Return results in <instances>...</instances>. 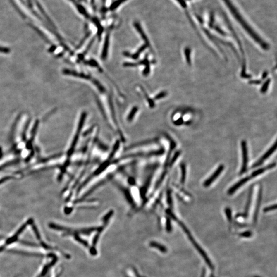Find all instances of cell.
Listing matches in <instances>:
<instances>
[{
	"instance_id": "11",
	"label": "cell",
	"mask_w": 277,
	"mask_h": 277,
	"mask_svg": "<svg viewBox=\"0 0 277 277\" xmlns=\"http://www.w3.org/2000/svg\"><path fill=\"white\" fill-rule=\"evenodd\" d=\"M181 182L182 184L184 183L186 179V167L185 165L184 164H182L181 165Z\"/></svg>"
},
{
	"instance_id": "9",
	"label": "cell",
	"mask_w": 277,
	"mask_h": 277,
	"mask_svg": "<svg viewBox=\"0 0 277 277\" xmlns=\"http://www.w3.org/2000/svg\"><path fill=\"white\" fill-rule=\"evenodd\" d=\"M109 45V33H107L105 39L104 44L102 51V58L103 60H105L107 56L108 50Z\"/></svg>"
},
{
	"instance_id": "4",
	"label": "cell",
	"mask_w": 277,
	"mask_h": 277,
	"mask_svg": "<svg viewBox=\"0 0 277 277\" xmlns=\"http://www.w3.org/2000/svg\"><path fill=\"white\" fill-rule=\"evenodd\" d=\"M242 152V165L240 173L242 175L245 173L247 168L248 163V152L247 144L245 141H242L241 143Z\"/></svg>"
},
{
	"instance_id": "8",
	"label": "cell",
	"mask_w": 277,
	"mask_h": 277,
	"mask_svg": "<svg viewBox=\"0 0 277 277\" xmlns=\"http://www.w3.org/2000/svg\"><path fill=\"white\" fill-rule=\"evenodd\" d=\"M134 26H135L136 29L137 30L138 32L140 33V36H141L143 40H144L145 42V44L147 45L148 46H150V44H149V41H148V38L147 37V36L145 35L143 30L142 29V28L141 27L139 23L138 22H135L134 23Z\"/></svg>"
},
{
	"instance_id": "25",
	"label": "cell",
	"mask_w": 277,
	"mask_h": 277,
	"mask_svg": "<svg viewBox=\"0 0 277 277\" xmlns=\"http://www.w3.org/2000/svg\"><path fill=\"white\" fill-rule=\"evenodd\" d=\"M2 148L0 147V159L2 158Z\"/></svg>"
},
{
	"instance_id": "7",
	"label": "cell",
	"mask_w": 277,
	"mask_h": 277,
	"mask_svg": "<svg viewBox=\"0 0 277 277\" xmlns=\"http://www.w3.org/2000/svg\"><path fill=\"white\" fill-rule=\"evenodd\" d=\"M262 188H260V190L259 191L258 196V199L257 201L256 206V209L254 211V222H256L257 220V217L258 215L259 211V208L261 205V202L262 200Z\"/></svg>"
},
{
	"instance_id": "12",
	"label": "cell",
	"mask_w": 277,
	"mask_h": 277,
	"mask_svg": "<svg viewBox=\"0 0 277 277\" xmlns=\"http://www.w3.org/2000/svg\"><path fill=\"white\" fill-rule=\"evenodd\" d=\"M137 111H138V109H137V107H133V108L132 109L130 113H129L128 116V117H127L128 121H130L133 120V119L134 118V116H135V113L137 112Z\"/></svg>"
},
{
	"instance_id": "14",
	"label": "cell",
	"mask_w": 277,
	"mask_h": 277,
	"mask_svg": "<svg viewBox=\"0 0 277 277\" xmlns=\"http://www.w3.org/2000/svg\"><path fill=\"white\" fill-rule=\"evenodd\" d=\"M19 161L18 160L13 161L9 162L8 163H5L3 165L0 166V171H2L5 168H6L7 167H8L11 166V165H12L16 164L17 163H18Z\"/></svg>"
},
{
	"instance_id": "3",
	"label": "cell",
	"mask_w": 277,
	"mask_h": 277,
	"mask_svg": "<svg viewBox=\"0 0 277 277\" xmlns=\"http://www.w3.org/2000/svg\"><path fill=\"white\" fill-rule=\"evenodd\" d=\"M86 116H87V114H86V112H83V113H82L81 118H80V120L79 125H78V127L77 133H76L75 137H74V139H73V144L71 145V147L70 148V149L69 150L68 153V156H71V154H72L73 152V151L74 150V148H75V145H76L77 142L79 133H80V132L81 131L82 128L83 127L84 123L85 120Z\"/></svg>"
},
{
	"instance_id": "23",
	"label": "cell",
	"mask_w": 277,
	"mask_h": 277,
	"mask_svg": "<svg viewBox=\"0 0 277 277\" xmlns=\"http://www.w3.org/2000/svg\"><path fill=\"white\" fill-rule=\"evenodd\" d=\"M177 1L183 7H185L186 6L185 3L184 1V0H177Z\"/></svg>"
},
{
	"instance_id": "20",
	"label": "cell",
	"mask_w": 277,
	"mask_h": 277,
	"mask_svg": "<svg viewBox=\"0 0 277 277\" xmlns=\"http://www.w3.org/2000/svg\"><path fill=\"white\" fill-rule=\"evenodd\" d=\"M32 228H33V231L35 232V233L36 234L37 237L38 238V239L40 238V234L38 233V229L37 228L36 226L34 225H32Z\"/></svg>"
},
{
	"instance_id": "21",
	"label": "cell",
	"mask_w": 277,
	"mask_h": 277,
	"mask_svg": "<svg viewBox=\"0 0 277 277\" xmlns=\"http://www.w3.org/2000/svg\"><path fill=\"white\" fill-rule=\"evenodd\" d=\"M166 94L165 92H161V93H160V94H158V95H156V97H155V99H156V100H158V99H161V98H163V97H164V96H165Z\"/></svg>"
},
{
	"instance_id": "10",
	"label": "cell",
	"mask_w": 277,
	"mask_h": 277,
	"mask_svg": "<svg viewBox=\"0 0 277 277\" xmlns=\"http://www.w3.org/2000/svg\"><path fill=\"white\" fill-rule=\"evenodd\" d=\"M252 187L250 188V193H249L248 200H247V204H246V208H245V210L244 215H245V217H247V215H248V211H249L250 207V203H251V201H252Z\"/></svg>"
},
{
	"instance_id": "16",
	"label": "cell",
	"mask_w": 277,
	"mask_h": 277,
	"mask_svg": "<svg viewBox=\"0 0 277 277\" xmlns=\"http://www.w3.org/2000/svg\"><path fill=\"white\" fill-rule=\"evenodd\" d=\"M225 213L227 217V219L229 221H231V211L230 209L229 208H227L225 209Z\"/></svg>"
},
{
	"instance_id": "22",
	"label": "cell",
	"mask_w": 277,
	"mask_h": 277,
	"mask_svg": "<svg viewBox=\"0 0 277 277\" xmlns=\"http://www.w3.org/2000/svg\"><path fill=\"white\" fill-rule=\"evenodd\" d=\"M168 203L169 205L171 206L172 205V200H171V192H169L168 194Z\"/></svg>"
},
{
	"instance_id": "2",
	"label": "cell",
	"mask_w": 277,
	"mask_h": 277,
	"mask_svg": "<svg viewBox=\"0 0 277 277\" xmlns=\"http://www.w3.org/2000/svg\"><path fill=\"white\" fill-rule=\"evenodd\" d=\"M276 166V163H273L271 164L267 165L265 167H263L259 169L257 171H254L252 173V175L250 176H247L246 177L240 180L237 183H235V185H233L231 188H229V190L228 191V194L231 195L232 194H234L237 190L240 187H241L244 184L246 183L247 182L249 181L250 180L256 177L259 175L262 174L263 173H264L265 171L271 169L275 167Z\"/></svg>"
},
{
	"instance_id": "5",
	"label": "cell",
	"mask_w": 277,
	"mask_h": 277,
	"mask_svg": "<svg viewBox=\"0 0 277 277\" xmlns=\"http://www.w3.org/2000/svg\"><path fill=\"white\" fill-rule=\"evenodd\" d=\"M276 148H277V142H275V144H273V146L267 151L266 153L259 160L257 161L252 166V168H256L257 167L261 165L263 163L271 156V155L273 154V153L275 152V150H276Z\"/></svg>"
},
{
	"instance_id": "6",
	"label": "cell",
	"mask_w": 277,
	"mask_h": 277,
	"mask_svg": "<svg viewBox=\"0 0 277 277\" xmlns=\"http://www.w3.org/2000/svg\"><path fill=\"white\" fill-rule=\"evenodd\" d=\"M224 169V166L223 165H220L217 169V170L213 173V175L210 176L204 182V186L205 187H207L211 185V184L217 179L219 176L220 175V174L222 173Z\"/></svg>"
},
{
	"instance_id": "1",
	"label": "cell",
	"mask_w": 277,
	"mask_h": 277,
	"mask_svg": "<svg viewBox=\"0 0 277 277\" xmlns=\"http://www.w3.org/2000/svg\"><path fill=\"white\" fill-rule=\"evenodd\" d=\"M223 1H224L225 4L229 9L230 12L231 13L233 17L241 25L242 27L247 32V33H249L250 36L252 38H254L256 41L258 42L261 45H262L264 48H265V49L266 48V44H265L263 42L261 39H260V37L257 35V34H256V33L254 31V30L250 27L249 24H248L247 22L244 20V18L242 17L241 15L238 11L237 9L235 8L234 5L233 4V3H231L230 0H223Z\"/></svg>"
},
{
	"instance_id": "18",
	"label": "cell",
	"mask_w": 277,
	"mask_h": 277,
	"mask_svg": "<svg viewBox=\"0 0 277 277\" xmlns=\"http://www.w3.org/2000/svg\"><path fill=\"white\" fill-rule=\"evenodd\" d=\"M10 50H11L9 48L0 46V52L4 53V54H8L9 52H10Z\"/></svg>"
},
{
	"instance_id": "19",
	"label": "cell",
	"mask_w": 277,
	"mask_h": 277,
	"mask_svg": "<svg viewBox=\"0 0 277 277\" xmlns=\"http://www.w3.org/2000/svg\"><path fill=\"white\" fill-rule=\"evenodd\" d=\"M180 154V152H177L176 153L175 156L173 157V158L172 159V160H171V165H173V163L175 162L176 160L177 159L178 157L179 156Z\"/></svg>"
},
{
	"instance_id": "13",
	"label": "cell",
	"mask_w": 277,
	"mask_h": 277,
	"mask_svg": "<svg viewBox=\"0 0 277 277\" xmlns=\"http://www.w3.org/2000/svg\"><path fill=\"white\" fill-rule=\"evenodd\" d=\"M126 1L127 0H117L116 2L113 3V4L111 5V9L114 10L115 9L117 8V7H118L120 5L122 4L123 3L125 2V1Z\"/></svg>"
},
{
	"instance_id": "26",
	"label": "cell",
	"mask_w": 277,
	"mask_h": 277,
	"mask_svg": "<svg viewBox=\"0 0 277 277\" xmlns=\"http://www.w3.org/2000/svg\"><path fill=\"white\" fill-rule=\"evenodd\" d=\"M103 1H105V0H103Z\"/></svg>"
},
{
	"instance_id": "24",
	"label": "cell",
	"mask_w": 277,
	"mask_h": 277,
	"mask_svg": "<svg viewBox=\"0 0 277 277\" xmlns=\"http://www.w3.org/2000/svg\"><path fill=\"white\" fill-rule=\"evenodd\" d=\"M56 47L55 46H54V47H51V48H50V49H49L50 52H53V51H54V50L56 49Z\"/></svg>"
},
{
	"instance_id": "17",
	"label": "cell",
	"mask_w": 277,
	"mask_h": 277,
	"mask_svg": "<svg viewBox=\"0 0 277 277\" xmlns=\"http://www.w3.org/2000/svg\"><path fill=\"white\" fill-rule=\"evenodd\" d=\"M13 178H14V177H13V176H7V177H5L1 179H0V184L3 183L4 182L8 181L9 180L12 179H13Z\"/></svg>"
},
{
	"instance_id": "15",
	"label": "cell",
	"mask_w": 277,
	"mask_h": 277,
	"mask_svg": "<svg viewBox=\"0 0 277 277\" xmlns=\"http://www.w3.org/2000/svg\"><path fill=\"white\" fill-rule=\"evenodd\" d=\"M277 209V205H276V204H273V205H271V206H267L266 207L264 208L263 209V211L264 213H267V212H269L270 211L275 210V209Z\"/></svg>"
}]
</instances>
